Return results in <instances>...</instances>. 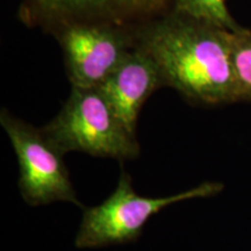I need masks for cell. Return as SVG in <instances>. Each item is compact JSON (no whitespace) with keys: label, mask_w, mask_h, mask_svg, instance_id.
<instances>
[{"label":"cell","mask_w":251,"mask_h":251,"mask_svg":"<svg viewBox=\"0 0 251 251\" xmlns=\"http://www.w3.org/2000/svg\"><path fill=\"white\" fill-rule=\"evenodd\" d=\"M231 31L172 11L146 25L137 47L151 56L164 86L191 102L218 106L241 102Z\"/></svg>","instance_id":"cell-1"},{"label":"cell","mask_w":251,"mask_h":251,"mask_svg":"<svg viewBox=\"0 0 251 251\" xmlns=\"http://www.w3.org/2000/svg\"><path fill=\"white\" fill-rule=\"evenodd\" d=\"M42 131L64 155L79 151L119 161L140 155L136 135L126 128L99 87H72L61 111Z\"/></svg>","instance_id":"cell-2"},{"label":"cell","mask_w":251,"mask_h":251,"mask_svg":"<svg viewBox=\"0 0 251 251\" xmlns=\"http://www.w3.org/2000/svg\"><path fill=\"white\" fill-rule=\"evenodd\" d=\"M222 188V184L207 181L174 196L149 198L137 193L130 176L122 171L111 196L99 205L84 209L75 246L78 249H96L134 242L159 211L184 200L216 196Z\"/></svg>","instance_id":"cell-3"},{"label":"cell","mask_w":251,"mask_h":251,"mask_svg":"<svg viewBox=\"0 0 251 251\" xmlns=\"http://www.w3.org/2000/svg\"><path fill=\"white\" fill-rule=\"evenodd\" d=\"M0 124L17 155L19 188L25 201L30 206L68 201L83 208L63 159L64 153L42 129L13 117L7 109L0 113Z\"/></svg>","instance_id":"cell-4"},{"label":"cell","mask_w":251,"mask_h":251,"mask_svg":"<svg viewBox=\"0 0 251 251\" xmlns=\"http://www.w3.org/2000/svg\"><path fill=\"white\" fill-rule=\"evenodd\" d=\"M72 87H100L133 47L131 36L118 24L72 21L56 27Z\"/></svg>","instance_id":"cell-5"},{"label":"cell","mask_w":251,"mask_h":251,"mask_svg":"<svg viewBox=\"0 0 251 251\" xmlns=\"http://www.w3.org/2000/svg\"><path fill=\"white\" fill-rule=\"evenodd\" d=\"M161 86L164 83L156 62L135 46L99 89L126 128L136 135L141 109Z\"/></svg>","instance_id":"cell-6"},{"label":"cell","mask_w":251,"mask_h":251,"mask_svg":"<svg viewBox=\"0 0 251 251\" xmlns=\"http://www.w3.org/2000/svg\"><path fill=\"white\" fill-rule=\"evenodd\" d=\"M172 11L186 17L236 31L241 27L229 12L226 0H169Z\"/></svg>","instance_id":"cell-7"},{"label":"cell","mask_w":251,"mask_h":251,"mask_svg":"<svg viewBox=\"0 0 251 251\" xmlns=\"http://www.w3.org/2000/svg\"><path fill=\"white\" fill-rule=\"evenodd\" d=\"M231 54L241 101H251V29L231 31Z\"/></svg>","instance_id":"cell-8"}]
</instances>
